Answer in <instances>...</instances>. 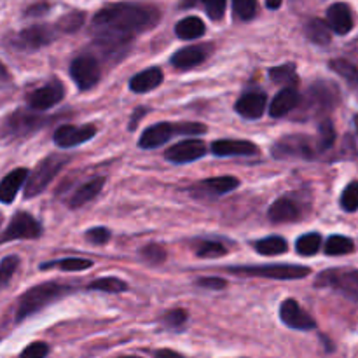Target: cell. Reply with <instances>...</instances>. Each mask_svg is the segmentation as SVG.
Instances as JSON below:
<instances>
[{
    "instance_id": "cell-1",
    "label": "cell",
    "mask_w": 358,
    "mask_h": 358,
    "mask_svg": "<svg viewBox=\"0 0 358 358\" xmlns=\"http://www.w3.org/2000/svg\"><path fill=\"white\" fill-rule=\"evenodd\" d=\"M159 20V10L140 3H112L96 13L93 28L98 30L96 44L107 51H117L131 41L133 34L154 27Z\"/></svg>"
},
{
    "instance_id": "cell-2",
    "label": "cell",
    "mask_w": 358,
    "mask_h": 358,
    "mask_svg": "<svg viewBox=\"0 0 358 358\" xmlns=\"http://www.w3.org/2000/svg\"><path fill=\"white\" fill-rule=\"evenodd\" d=\"M70 292H72V287L59 285V283L55 282L42 283V285H37L34 287V289L27 290V292L20 297V303H17L16 320H24L27 317H31V315H35L37 311H41L42 308L51 304L52 301L62 299V297H65L66 294Z\"/></svg>"
},
{
    "instance_id": "cell-3",
    "label": "cell",
    "mask_w": 358,
    "mask_h": 358,
    "mask_svg": "<svg viewBox=\"0 0 358 358\" xmlns=\"http://www.w3.org/2000/svg\"><path fill=\"white\" fill-rule=\"evenodd\" d=\"M69 163V157L62 156V154H51L45 159H42L37 166L34 168L30 175H28L27 187H24V196L28 198H35L41 194L42 191L48 189V185L55 180L56 175L63 170V166Z\"/></svg>"
},
{
    "instance_id": "cell-4",
    "label": "cell",
    "mask_w": 358,
    "mask_h": 358,
    "mask_svg": "<svg viewBox=\"0 0 358 358\" xmlns=\"http://www.w3.org/2000/svg\"><path fill=\"white\" fill-rule=\"evenodd\" d=\"M317 289H334L358 303V269L338 268L320 273L315 280Z\"/></svg>"
},
{
    "instance_id": "cell-5",
    "label": "cell",
    "mask_w": 358,
    "mask_h": 358,
    "mask_svg": "<svg viewBox=\"0 0 358 358\" xmlns=\"http://www.w3.org/2000/svg\"><path fill=\"white\" fill-rule=\"evenodd\" d=\"M229 273L234 275L257 276V278H271V280H301L306 278L311 273L306 266L296 264H271V266H241V268H229Z\"/></svg>"
},
{
    "instance_id": "cell-6",
    "label": "cell",
    "mask_w": 358,
    "mask_h": 358,
    "mask_svg": "<svg viewBox=\"0 0 358 358\" xmlns=\"http://www.w3.org/2000/svg\"><path fill=\"white\" fill-rule=\"evenodd\" d=\"M273 157L276 159H289V157H303V159H311L315 156L313 143L310 136L296 135L285 136L280 142L273 145Z\"/></svg>"
},
{
    "instance_id": "cell-7",
    "label": "cell",
    "mask_w": 358,
    "mask_h": 358,
    "mask_svg": "<svg viewBox=\"0 0 358 358\" xmlns=\"http://www.w3.org/2000/svg\"><path fill=\"white\" fill-rule=\"evenodd\" d=\"M336 96H338V91H334V87L329 86L327 83H317L310 87L306 98H304V101H301V105L306 110L308 117H313L320 112L329 110L334 105Z\"/></svg>"
},
{
    "instance_id": "cell-8",
    "label": "cell",
    "mask_w": 358,
    "mask_h": 358,
    "mask_svg": "<svg viewBox=\"0 0 358 358\" xmlns=\"http://www.w3.org/2000/svg\"><path fill=\"white\" fill-rule=\"evenodd\" d=\"M70 76L76 80L79 90L87 91L96 86L98 80H100V65L93 56H79L70 65Z\"/></svg>"
},
{
    "instance_id": "cell-9",
    "label": "cell",
    "mask_w": 358,
    "mask_h": 358,
    "mask_svg": "<svg viewBox=\"0 0 358 358\" xmlns=\"http://www.w3.org/2000/svg\"><path fill=\"white\" fill-rule=\"evenodd\" d=\"M42 227L37 220L34 219L28 213H16L13 217V220L9 222L7 229L3 231L2 241H10V240H35V238L41 236Z\"/></svg>"
},
{
    "instance_id": "cell-10",
    "label": "cell",
    "mask_w": 358,
    "mask_h": 358,
    "mask_svg": "<svg viewBox=\"0 0 358 358\" xmlns=\"http://www.w3.org/2000/svg\"><path fill=\"white\" fill-rule=\"evenodd\" d=\"M63 94H65L63 84L59 80H51L49 84H45V86L38 87V90L31 91L28 94V107L31 110H48V108L55 107L56 103H59L63 100Z\"/></svg>"
},
{
    "instance_id": "cell-11",
    "label": "cell",
    "mask_w": 358,
    "mask_h": 358,
    "mask_svg": "<svg viewBox=\"0 0 358 358\" xmlns=\"http://www.w3.org/2000/svg\"><path fill=\"white\" fill-rule=\"evenodd\" d=\"M280 318H282L287 327L296 329V331H313V329H317V322L313 320V317L308 315L299 306V303L294 299L283 301L282 306H280Z\"/></svg>"
},
{
    "instance_id": "cell-12",
    "label": "cell",
    "mask_w": 358,
    "mask_h": 358,
    "mask_svg": "<svg viewBox=\"0 0 358 358\" xmlns=\"http://www.w3.org/2000/svg\"><path fill=\"white\" fill-rule=\"evenodd\" d=\"M206 154V145L205 142L198 138H189V140H182V142L175 143L173 147L166 150L164 157H166L170 163L175 164H184V163H191V161L199 159Z\"/></svg>"
},
{
    "instance_id": "cell-13",
    "label": "cell",
    "mask_w": 358,
    "mask_h": 358,
    "mask_svg": "<svg viewBox=\"0 0 358 358\" xmlns=\"http://www.w3.org/2000/svg\"><path fill=\"white\" fill-rule=\"evenodd\" d=\"M96 135V126L86 124V126H72L65 124L59 126L55 133V143L62 149H69V147H76L79 143L87 142Z\"/></svg>"
},
{
    "instance_id": "cell-14",
    "label": "cell",
    "mask_w": 358,
    "mask_h": 358,
    "mask_svg": "<svg viewBox=\"0 0 358 358\" xmlns=\"http://www.w3.org/2000/svg\"><path fill=\"white\" fill-rule=\"evenodd\" d=\"M180 135V126L178 122H157L150 126L142 133L138 140V145L142 149H156L166 143L171 136Z\"/></svg>"
},
{
    "instance_id": "cell-15",
    "label": "cell",
    "mask_w": 358,
    "mask_h": 358,
    "mask_svg": "<svg viewBox=\"0 0 358 358\" xmlns=\"http://www.w3.org/2000/svg\"><path fill=\"white\" fill-rule=\"evenodd\" d=\"M52 38H55V31L51 28L45 24H35V27L24 28L23 31H20L14 44L24 51H34L42 45H48L49 42H52Z\"/></svg>"
},
{
    "instance_id": "cell-16",
    "label": "cell",
    "mask_w": 358,
    "mask_h": 358,
    "mask_svg": "<svg viewBox=\"0 0 358 358\" xmlns=\"http://www.w3.org/2000/svg\"><path fill=\"white\" fill-rule=\"evenodd\" d=\"M44 119L38 115L31 114V112H16V114L9 115L6 121V131L13 133V135H30V133L37 131L38 128L44 126Z\"/></svg>"
},
{
    "instance_id": "cell-17",
    "label": "cell",
    "mask_w": 358,
    "mask_h": 358,
    "mask_svg": "<svg viewBox=\"0 0 358 358\" xmlns=\"http://www.w3.org/2000/svg\"><path fill=\"white\" fill-rule=\"evenodd\" d=\"M266 103L268 96L261 91H252V93L243 94L234 105V110L245 119H259L266 112Z\"/></svg>"
},
{
    "instance_id": "cell-18",
    "label": "cell",
    "mask_w": 358,
    "mask_h": 358,
    "mask_svg": "<svg viewBox=\"0 0 358 358\" xmlns=\"http://www.w3.org/2000/svg\"><path fill=\"white\" fill-rule=\"evenodd\" d=\"M212 152L220 157L254 156L259 152V147L248 140H217L212 143Z\"/></svg>"
},
{
    "instance_id": "cell-19",
    "label": "cell",
    "mask_w": 358,
    "mask_h": 358,
    "mask_svg": "<svg viewBox=\"0 0 358 358\" xmlns=\"http://www.w3.org/2000/svg\"><path fill=\"white\" fill-rule=\"evenodd\" d=\"M327 23L331 30H334L338 35L350 34L353 28V13L348 7V3L338 2L329 7Z\"/></svg>"
},
{
    "instance_id": "cell-20",
    "label": "cell",
    "mask_w": 358,
    "mask_h": 358,
    "mask_svg": "<svg viewBox=\"0 0 358 358\" xmlns=\"http://www.w3.org/2000/svg\"><path fill=\"white\" fill-rule=\"evenodd\" d=\"M301 101H303V98L299 96L296 87H285V90L280 91L275 96V100L271 101L269 115H271V117H283V115L290 114L294 108L299 107Z\"/></svg>"
},
{
    "instance_id": "cell-21",
    "label": "cell",
    "mask_w": 358,
    "mask_h": 358,
    "mask_svg": "<svg viewBox=\"0 0 358 358\" xmlns=\"http://www.w3.org/2000/svg\"><path fill=\"white\" fill-rule=\"evenodd\" d=\"M28 175L30 173H28L27 168H17V170L10 171L9 175L3 177L2 185H0V199H2V203L9 205V203L14 201L20 189L28 180Z\"/></svg>"
},
{
    "instance_id": "cell-22",
    "label": "cell",
    "mask_w": 358,
    "mask_h": 358,
    "mask_svg": "<svg viewBox=\"0 0 358 358\" xmlns=\"http://www.w3.org/2000/svg\"><path fill=\"white\" fill-rule=\"evenodd\" d=\"M206 48L203 45H189V48L180 49L171 56V65L177 66L180 70L194 69V66L201 65L206 59Z\"/></svg>"
},
{
    "instance_id": "cell-23",
    "label": "cell",
    "mask_w": 358,
    "mask_h": 358,
    "mask_svg": "<svg viewBox=\"0 0 358 358\" xmlns=\"http://www.w3.org/2000/svg\"><path fill=\"white\" fill-rule=\"evenodd\" d=\"M163 83V72L157 66H150V69L143 70V72L136 73L131 80H129V90L133 93H147L152 91Z\"/></svg>"
},
{
    "instance_id": "cell-24",
    "label": "cell",
    "mask_w": 358,
    "mask_h": 358,
    "mask_svg": "<svg viewBox=\"0 0 358 358\" xmlns=\"http://www.w3.org/2000/svg\"><path fill=\"white\" fill-rule=\"evenodd\" d=\"M103 185H105L103 177H98V178H93V180L86 182V184L80 185V187L73 192L72 198L69 199V206L70 208H80V206H84L86 203H90L91 199L96 198V196L101 192V189H103Z\"/></svg>"
},
{
    "instance_id": "cell-25",
    "label": "cell",
    "mask_w": 358,
    "mask_h": 358,
    "mask_svg": "<svg viewBox=\"0 0 358 358\" xmlns=\"http://www.w3.org/2000/svg\"><path fill=\"white\" fill-rule=\"evenodd\" d=\"M301 217V208L289 198H280L269 208V219L273 222H294Z\"/></svg>"
},
{
    "instance_id": "cell-26",
    "label": "cell",
    "mask_w": 358,
    "mask_h": 358,
    "mask_svg": "<svg viewBox=\"0 0 358 358\" xmlns=\"http://www.w3.org/2000/svg\"><path fill=\"white\" fill-rule=\"evenodd\" d=\"M205 23H203L198 16L184 17V20L178 21L177 27H175V34H177V37L182 38V41H194V38L203 37V35H205Z\"/></svg>"
},
{
    "instance_id": "cell-27",
    "label": "cell",
    "mask_w": 358,
    "mask_h": 358,
    "mask_svg": "<svg viewBox=\"0 0 358 358\" xmlns=\"http://www.w3.org/2000/svg\"><path fill=\"white\" fill-rule=\"evenodd\" d=\"M240 185V180L236 177H213V178H206L199 184V187H203L205 191L212 192V194L220 196V194H227L233 189H236Z\"/></svg>"
},
{
    "instance_id": "cell-28",
    "label": "cell",
    "mask_w": 358,
    "mask_h": 358,
    "mask_svg": "<svg viewBox=\"0 0 358 358\" xmlns=\"http://www.w3.org/2000/svg\"><path fill=\"white\" fill-rule=\"evenodd\" d=\"M306 35L311 42L318 45H327L331 42V27L325 21L313 17L306 23Z\"/></svg>"
},
{
    "instance_id": "cell-29",
    "label": "cell",
    "mask_w": 358,
    "mask_h": 358,
    "mask_svg": "<svg viewBox=\"0 0 358 358\" xmlns=\"http://www.w3.org/2000/svg\"><path fill=\"white\" fill-rule=\"evenodd\" d=\"M254 247L261 255H280L285 254L289 245H287V241L282 236H269L264 238V240L255 241Z\"/></svg>"
},
{
    "instance_id": "cell-30",
    "label": "cell",
    "mask_w": 358,
    "mask_h": 358,
    "mask_svg": "<svg viewBox=\"0 0 358 358\" xmlns=\"http://www.w3.org/2000/svg\"><path fill=\"white\" fill-rule=\"evenodd\" d=\"M269 77H271L273 83L285 84L287 87H294L299 83V77H297L296 73V65H292V63H287V65L271 69L269 70Z\"/></svg>"
},
{
    "instance_id": "cell-31",
    "label": "cell",
    "mask_w": 358,
    "mask_h": 358,
    "mask_svg": "<svg viewBox=\"0 0 358 358\" xmlns=\"http://www.w3.org/2000/svg\"><path fill=\"white\" fill-rule=\"evenodd\" d=\"M355 250V243L350 238L334 234L325 241V254L327 255H346Z\"/></svg>"
},
{
    "instance_id": "cell-32",
    "label": "cell",
    "mask_w": 358,
    "mask_h": 358,
    "mask_svg": "<svg viewBox=\"0 0 358 358\" xmlns=\"http://www.w3.org/2000/svg\"><path fill=\"white\" fill-rule=\"evenodd\" d=\"M320 247H322V236L318 233L303 234L296 243L297 254L304 255V257H310V255L318 254Z\"/></svg>"
},
{
    "instance_id": "cell-33",
    "label": "cell",
    "mask_w": 358,
    "mask_h": 358,
    "mask_svg": "<svg viewBox=\"0 0 358 358\" xmlns=\"http://www.w3.org/2000/svg\"><path fill=\"white\" fill-rule=\"evenodd\" d=\"M329 66H331L338 76H341L346 83L352 84V86L358 84V69L353 63H350L348 59H332V62L329 63Z\"/></svg>"
},
{
    "instance_id": "cell-34",
    "label": "cell",
    "mask_w": 358,
    "mask_h": 358,
    "mask_svg": "<svg viewBox=\"0 0 358 358\" xmlns=\"http://www.w3.org/2000/svg\"><path fill=\"white\" fill-rule=\"evenodd\" d=\"M91 266H93V262L87 261V259H62V261L42 264L41 269L59 268L63 271H84V269H90Z\"/></svg>"
},
{
    "instance_id": "cell-35",
    "label": "cell",
    "mask_w": 358,
    "mask_h": 358,
    "mask_svg": "<svg viewBox=\"0 0 358 358\" xmlns=\"http://www.w3.org/2000/svg\"><path fill=\"white\" fill-rule=\"evenodd\" d=\"M336 142V129H334V124H332L331 119H324V121L320 122V126H318V150H327L331 149L332 145H334Z\"/></svg>"
},
{
    "instance_id": "cell-36",
    "label": "cell",
    "mask_w": 358,
    "mask_h": 358,
    "mask_svg": "<svg viewBox=\"0 0 358 358\" xmlns=\"http://www.w3.org/2000/svg\"><path fill=\"white\" fill-rule=\"evenodd\" d=\"M126 289H128V283L122 282V280L119 278H114V276L100 278L90 285V290H100V292H108V294L124 292Z\"/></svg>"
},
{
    "instance_id": "cell-37",
    "label": "cell",
    "mask_w": 358,
    "mask_h": 358,
    "mask_svg": "<svg viewBox=\"0 0 358 358\" xmlns=\"http://www.w3.org/2000/svg\"><path fill=\"white\" fill-rule=\"evenodd\" d=\"M84 20H86V14L80 13V10H76V13L65 14L62 20L58 21L56 28L65 34H72V31H77L84 24Z\"/></svg>"
},
{
    "instance_id": "cell-38",
    "label": "cell",
    "mask_w": 358,
    "mask_h": 358,
    "mask_svg": "<svg viewBox=\"0 0 358 358\" xmlns=\"http://www.w3.org/2000/svg\"><path fill=\"white\" fill-rule=\"evenodd\" d=\"M196 254L201 259H219L226 255L227 250L222 243H217V241H201L196 248Z\"/></svg>"
},
{
    "instance_id": "cell-39",
    "label": "cell",
    "mask_w": 358,
    "mask_h": 358,
    "mask_svg": "<svg viewBox=\"0 0 358 358\" xmlns=\"http://www.w3.org/2000/svg\"><path fill=\"white\" fill-rule=\"evenodd\" d=\"M234 16L248 21L257 14V0H233Z\"/></svg>"
},
{
    "instance_id": "cell-40",
    "label": "cell",
    "mask_w": 358,
    "mask_h": 358,
    "mask_svg": "<svg viewBox=\"0 0 358 358\" xmlns=\"http://www.w3.org/2000/svg\"><path fill=\"white\" fill-rule=\"evenodd\" d=\"M341 206L346 212H357L358 210V182H352L346 185L341 194Z\"/></svg>"
},
{
    "instance_id": "cell-41",
    "label": "cell",
    "mask_w": 358,
    "mask_h": 358,
    "mask_svg": "<svg viewBox=\"0 0 358 358\" xmlns=\"http://www.w3.org/2000/svg\"><path fill=\"white\" fill-rule=\"evenodd\" d=\"M17 264H20V259L14 257V255L2 259V262H0V280H2V287H6L9 283L10 276L17 269Z\"/></svg>"
},
{
    "instance_id": "cell-42",
    "label": "cell",
    "mask_w": 358,
    "mask_h": 358,
    "mask_svg": "<svg viewBox=\"0 0 358 358\" xmlns=\"http://www.w3.org/2000/svg\"><path fill=\"white\" fill-rule=\"evenodd\" d=\"M203 6L210 20L213 21H219L226 13V0H203Z\"/></svg>"
},
{
    "instance_id": "cell-43",
    "label": "cell",
    "mask_w": 358,
    "mask_h": 358,
    "mask_svg": "<svg viewBox=\"0 0 358 358\" xmlns=\"http://www.w3.org/2000/svg\"><path fill=\"white\" fill-rule=\"evenodd\" d=\"M142 255L150 264H161L166 259V252L159 245H147L145 248H142Z\"/></svg>"
},
{
    "instance_id": "cell-44",
    "label": "cell",
    "mask_w": 358,
    "mask_h": 358,
    "mask_svg": "<svg viewBox=\"0 0 358 358\" xmlns=\"http://www.w3.org/2000/svg\"><path fill=\"white\" fill-rule=\"evenodd\" d=\"M49 353V346L42 341H35L28 345L27 348L21 352L20 358H45Z\"/></svg>"
},
{
    "instance_id": "cell-45",
    "label": "cell",
    "mask_w": 358,
    "mask_h": 358,
    "mask_svg": "<svg viewBox=\"0 0 358 358\" xmlns=\"http://www.w3.org/2000/svg\"><path fill=\"white\" fill-rule=\"evenodd\" d=\"M187 322V311L185 310H173L164 315V324L170 329H182Z\"/></svg>"
},
{
    "instance_id": "cell-46",
    "label": "cell",
    "mask_w": 358,
    "mask_h": 358,
    "mask_svg": "<svg viewBox=\"0 0 358 358\" xmlns=\"http://www.w3.org/2000/svg\"><path fill=\"white\" fill-rule=\"evenodd\" d=\"M86 240L93 245H105L110 240V233L105 227H94L86 233Z\"/></svg>"
},
{
    "instance_id": "cell-47",
    "label": "cell",
    "mask_w": 358,
    "mask_h": 358,
    "mask_svg": "<svg viewBox=\"0 0 358 358\" xmlns=\"http://www.w3.org/2000/svg\"><path fill=\"white\" fill-rule=\"evenodd\" d=\"M198 287L212 290H222L227 287V282L222 278H217V276H205V278L198 280Z\"/></svg>"
},
{
    "instance_id": "cell-48",
    "label": "cell",
    "mask_w": 358,
    "mask_h": 358,
    "mask_svg": "<svg viewBox=\"0 0 358 358\" xmlns=\"http://www.w3.org/2000/svg\"><path fill=\"white\" fill-rule=\"evenodd\" d=\"M180 126V135H203L206 133V126L201 124V122H178Z\"/></svg>"
},
{
    "instance_id": "cell-49",
    "label": "cell",
    "mask_w": 358,
    "mask_h": 358,
    "mask_svg": "<svg viewBox=\"0 0 358 358\" xmlns=\"http://www.w3.org/2000/svg\"><path fill=\"white\" fill-rule=\"evenodd\" d=\"M154 358H185L184 355H180V353L173 352V350H157V352H154Z\"/></svg>"
},
{
    "instance_id": "cell-50",
    "label": "cell",
    "mask_w": 358,
    "mask_h": 358,
    "mask_svg": "<svg viewBox=\"0 0 358 358\" xmlns=\"http://www.w3.org/2000/svg\"><path fill=\"white\" fill-rule=\"evenodd\" d=\"M48 9H49L48 3H35L34 7H30V9L27 10V14L28 16H38V14H44Z\"/></svg>"
},
{
    "instance_id": "cell-51",
    "label": "cell",
    "mask_w": 358,
    "mask_h": 358,
    "mask_svg": "<svg viewBox=\"0 0 358 358\" xmlns=\"http://www.w3.org/2000/svg\"><path fill=\"white\" fill-rule=\"evenodd\" d=\"M143 114H145V108H136V112H135V117L131 119V126H129V128H131V129H135V128H136V121H138V117L142 119V117H143Z\"/></svg>"
},
{
    "instance_id": "cell-52",
    "label": "cell",
    "mask_w": 358,
    "mask_h": 358,
    "mask_svg": "<svg viewBox=\"0 0 358 358\" xmlns=\"http://www.w3.org/2000/svg\"><path fill=\"white\" fill-rule=\"evenodd\" d=\"M282 2H283V0H266V7H268V9H271V10L280 9Z\"/></svg>"
},
{
    "instance_id": "cell-53",
    "label": "cell",
    "mask_w": 358,
    "mask_h": 358,
    "mask_svg": "<svg viewBox=\"0 0 358 358\" xmlns=\"http://www.w3.org/2000/svg\"><path fill=\"white\" fill-rule=\"evenodd\" d=\"M198 2H199V0H184V2H182V7H184V9H189V7H194ZM201 2H203V0H201Z\"/></svg>"
},
{
    "instance_id": "cell-54",
    "label": "cell",
    "mask_w": 358,
    "mask_h": 358,
    "mask_svg": "<svg viewBox=\"0 0 358 358\" xmlns=\"http://www.w3.org/2000/svg\"><path fill=\"white\" fill-rule=\"evenodd\" d=\"M122 358H140V357H122Z\"/></svg>"
}]
</instances>
